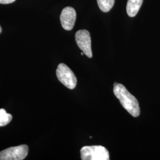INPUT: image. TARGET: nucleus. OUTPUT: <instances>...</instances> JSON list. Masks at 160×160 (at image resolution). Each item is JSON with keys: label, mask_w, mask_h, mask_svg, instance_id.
Here are the masks:
<instances>
[{"label": "nucleus", "mask_w": 160, "mask_h": 160, "mask_svg": "<svg viewBox=\"0 0 160 160\" xmlns=\"http://www.w3.org/2000/svg\"><path fill=\"white\" fill-rule=\"evenodd\" d=\"M115 96L119 100L123 108L133 117H138L140 114V108L137 99L132 95L122 84L115 82L113 87Z\"/></svg>", "instance_id": "nucleus-1"}, {"label": "nucleus", "mask_w": 160, "mask_h": 160, "mask_svg": "<svg viewBox=\"0 0 160 160\" xmlns=\"http://www.w3.org/2000/svg\"><path fill=\"white\" fill-rule=\"evenodd\" d=\"M82 160H109L108 150L101 145L86 146L81 149Z\"/></svg>", "instance_id": "nucleus-2"}, {"label": "nucleus", "mask_w": 160, "mask_h": 160, "mask_svg": "<svg viewBox=\"0 0 160 160\" xmlns=\"http://www.w3.org/2000/svg\"><path fill=\"white\" fill-rule=\"evenodd\" d=\"M58 79L66 87L72 90L77 86V80L74 72L64 63H60L58 66L57 71Z\"/></svg>", "instance_id": "nucleus-3"}, {"label": "nucleus", "mask_w": 160, "mask_h": 160, "mask_svg": "<svg viewBox=\"0 0 160 160\" xmlns=\"http://www.w3.org/2000/svg\"><path fill=\"white\" fill-rule=\"evenodd\" d=\"M28 151L26 145L10 147L0 152V160H23L28 154Z\"/></svg>", "instance_id": "nucleus-4"}, {"label": "nucleus", "mask_w": 160, "mask_h": 160, "mask_svg": "<svg viewBox=\"0 0 160 160\" xmlns=\"http://www.w3.org/2000/svg\"><path fill=\"white\" fill-rule=\"evenodd\" d=\"M75 41L80 49L89 58L92 57L90 34L87 30H80L75 33Z\"/></svg>", "instance_id": "nucleus-5"}, {"label": "nucleus", "mask_w": 160, "mask_h": 160, "mask_svg": "<svg viewBox=\"0 0 160 160\" xmlns=\"http://www.w3.org/2000/svg\"><path fill=\"white\" fill-rule=\"evenodd\" d=\"M76 12L71 7L64 8L60 16V20L63 29L66 30H71L74 26L76 20Z\"/></svg>", "instance_id": "nucleus-6"}, {"label": "nucleus", "mask_w": 160, "mask_h": 160, "mask_svg": "<svg viewBox=\"0 0 160 160\" xmlns=\"http://www.w3.org/2000/svg\"><path fill=\"white\" fill-rule=\"evenodd\" d=\"M143 0H128L126 6L128 15L131 17H135L142 4Z\"/></svg>", "instance_id": "nucleus-7"}, {"label": "nucleus", "mask_w": 160, "mask_h": 160, "mask_svg": "<svg viewBox=\"0 0 160 160\" xmlns=\"http://www.w3.org/2000/svg\"><path fill=\"white\" fill-rule=\"evenodd\" d=\"M115 0H97L99 8L104 12H109L114 6Z\"/></svg>", "instance_id": "nucleus-8"}, {"label": "nucleus", "mask_w": 160, "mask_h": 160, "mask_svg": "<svg viewBox=\"0 0 160 160\" xmlns=\"http://www.w3.org/2000/svg\"><path fill=\"white\" fill-rule=\"evenodd\" d=\"M12 114L7 113L5 109H0V127L8 125L12 121Z\"/></svg>", "instance_id": "nucleus-9"}, {"label": "nucleus", "mask_w": 160, "mask_h": 160, "mask_svg": "<svg viewBox=\"0 0 160 160\" xmlns=\"http://www.w3.org/2000/svg\"><path fill=\"white\" fill-rule=\"evenodd\" d=\"M16 0H0V4H11L12 2H14Z\"/></svg>", "instance_id": "nucleus-10"}, {"label": "nucleus", "mask_w": 160, "mask_h": 160, "mask_svg": "<svg viewBox=\"0 0 160 160\" xmlns=\"http://www.w3.org/2000/svg\"><path fill=\"white\" fill-rule=\"evenodd\" d=\"M1 32H2V29H1V27L0 26V33H1Z\"/></svg>", "instance_id": "nucleus-11"}]
</instances>
